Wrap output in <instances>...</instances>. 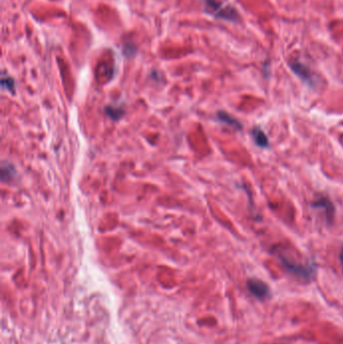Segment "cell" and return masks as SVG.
Here are the masks:
<instances>
[{
    "instance_id": "5b68a950",
    "label": "cell",
    "mask_w": 343,
    "mask_h": 344,
    "mask_svg": "<svg viewBox=\"0 0 343 344\" xmlns=\"http://www.w3.org/2000/svg\"><path fill=\"white\" fill-rule=\"evenodd\" d=\"M252 136L255 141V143L261 147V148H268L269 147V140L267 135L264 133V131L259 127H254L252 130Z\"/></svg>"
},
{
    "instance_id": "8992f818",
    "label": "cell",
    "mask_w": 343,
    "mask_h": 344,
    "mask_svg": "<svg viewBox=\"0 0 343 344\" xmlns=\"http://www.w3.org/2000/svg\"><path fill=\"white\" fill-rule=\"evenodd\" d=\"M216 116H217V118H218V120L220 122H223L226 125L231 126V127H234L236 129H242L241 122L239 120H237L236 118H234L233 116H231L230 114H227V113H225L223 111H219V112H217Z\"/></svg>"
},
{
    "instance_id": "9c48e42d",
    "label": "cell",
    "mask_w": 343,
    "mask_h": 344,
    "mask_svg": "<svg viewBox=\"0 0 343 344\" xmlns=\"http://www.w3.org/2000/svg\"><path fill=\"white\" fill-rule=\"evenodd\" d=\"M1 85H2V88H5L10 92L14 91V81L12 78H10V76H4L3 75Z\"/></svg>"
},
{
    "instance_id": "ba28073f",
    "label": "cell",
    "mask_w": 343,
    "mask_h": 344,
    "mask_svg": "<svg viewBox=\"0 0 343 344\" xmlns=\"http://www.w3.org/2000/svg\"><path fill=\"white\" fill-rule=\"evenodd\" d=\"M106 113L108 116H110L113 120H119L121 117H122V115H123V110L122 108H118V107H106L105 109Z\"/></svg>"
},
{
    "instance_id": "6da1fadb",
    "label": "cell",
    "mask_w": 343,
    "mask_h": 344,
    "mask_svg": "<svg viewBox=\"0 0 343 344\" xmlns=\"http://www.w3.org/2000/svg\"><path fill=\"white\" fill-rule=\"evenodd\" d=\"M274 253L277 255V257L279 258V260L281 261V263L284 265V267L288 271H290L291 273H293L294 275L303 278V279H311L314 274H315V267L307 264V265H301L300 263L296 262V260L291 259L286 252L284 251V249H282L281 247H275Z\"/></svg>"
},
{
    "instance_id": "277c9868",
    "label": "cell",
    "mask_w": 343,
    "mask_h": 344,
    "mask_svg": "<svg viewBox=\"0 0 343 344\" xmlns=\"http://www.w3.org/2000/svg\"><path fill=\"white\" fill-rule=\"evenodd\" d=\"M291 66V69L292 70L298 74L300 78L304 81H307L308 83H312V75H311V72L310 70L305 67L304 65H302L301 63H298L296 61H294L293 63L290 64Z\"/></svg>"
},
{
    "instance_id": "30bf717a",
    "label": "cell",
    "mask_w": 343,
    "mask_h": 344,
    "mask_svg": "<svg viewBox=\"0 0 343 344\" xmlns=\"http://www.w3.org/2000/svg\"><path fill=\"white\" fill-rule=\"evenodd\" d=\"M340 259H341V261L343 262V247H342V249H341V253H340Z\"/></svg>"
},
{
    "instance_id": "52a82bcc",
    "label": "cell",
    "mask_w": 343,
    "mask_h": 344,
    "mask_svg": "<svg viewBox=\"0 0 343 344\" xmlns=\"http://www.w3.org/2000/svg\"><path fill=\"white\" fill-rule=\"evenodd\" d=\"M15 174V169L14 167L9 164V163H2V167H1V178L3 181L11 179L12 176Z\"/></svg>"
},
{
    "instance_id": "7a4b0ae2",
    "label": "cell",
    "mask_w": 343,
    "mask_h": 344,
    "mask_svg": "<svg viewBox=\"0 0 343 344\" xmlns=\"http://www.w3.org/2000/svg\"><path fill=\"white\" fill-rule=\"evenodd\" d=\"M249 291L258 299H265L270 296V289L265 282L258 279H250L247 282Z\"/></svg>"
},
{
    "instance_id": "3957f363",
    "label": "cell",
    "mask_w": 343,
    "mask_h": 344,
    "mask_svg": "<svg viewBox=\"0 0 343 344\" xmlns=\"http://www.w3.org/2000/svg\"><path fill=\"white\" fill-rule=\"evenodd\" d=\"M312 206L315 208L324 209L328 221H332L335 213V207L327 198H318L314 203H312Z\"/></svg>"
}]
</instances>
